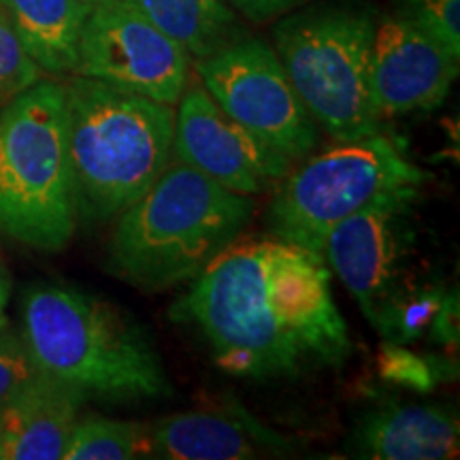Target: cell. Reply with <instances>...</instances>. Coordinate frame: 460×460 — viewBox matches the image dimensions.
Listing matches in <instances>:
<instances>
[{"label": "cell", "instance_id": "9", "mask_svg": "<svg viewBox=\"0 0 460 460\" xmlns=\"http://www.w3.org/2000/svg\"><path fill=\"white\" fill-rule=\"evenodd\" d=\"M199 82L211 99L258 139L292 163L320 146V128L305 109L273 45L250 34L199 58Z\"/></svg>", "mask_w": 460, "mask_h": 460}, {"label": "cell", "instance_id": "1", "mask_svg": "<svg viewBox=\"0 0 460 460\" xmlns=\"http://www.w3.org/2000/svg\"><path fill=\"white\" fill-rule=\"evenodd\" d=\"M169 314L222 371L254 382L337 371L354 354L326 262L271 233L234 239Z\"/></svg>", "mask_w": 460, "mask_h": 460}, {"label": "cell", "instance_id": "26", "mask_svg": "<svg viewBox=\"0 0 460 460\" xmlns=\"http://www.w3.org/2000/svg\"><path fill=\"white\" fill-rule=\"evenodd\" d=\"M85 3H90V4H99V3H105V0H85Z\"/></svg>", "mask_w": 460, "mask_h": 460}, {"label": "cell", "instance_id": "18", "mask_svg": "<svg viewBox=\"0 0 460 460\" xmlns=\"http://www.w3.org/2000/svg\"><path fill=\"white\" fill-rule=\"evenodd\" d=\"M149 458L152 427L102 416L77 420L62 460H132Z\"/></svg>", "mask_w": 460, "mask_h": 460}, {"label": "cell", "instance_id": "10", "mask_svg": "<svg viewBox=\"0 0 460 460\" xmlns=\"http://www.w3.org/2000/svg\"><path fill=\"white\" fill-rule=\"evenodd\" d=\"M75 75L175 107L190 79V56L130 0H105L85 20Z\"/></svg>", "mask_w": 460, "mask_h": 460}, {"label": "cell", "instance_id": "15", "mask_svg": "<svg viewBox=\"0 0 460 460\" xmlns=\"http://www.w3.org/2000/svg\"><path fill=\"white\" fill-rule=\"evenodd\" d=\"M271 450H290L273 433L243 411H183L152 427V452L166 460H245Z\"/></svg>", "mask_w": 460, "mask_h": 460}, {"label": "cell", "instance_id": "5", "mask_svg": "<svg viewBox=\"0 0 460 460\" xmlns=\"http://www.w3.org/2000/svg\"><path fill=\"white\" fill-rule=\"evenodd\" d=\"M65 84H32L0 107V230L60 252L77 230Z\"/></svg>", "mask_w": 460, "mask_h": 460}, {"label": "cell", "instance_id": "16", "mask_svg": "<svg viewBox=\"0 0 460 460\" xmlns=\"http://www.w3.org/2000/svg\"><path fill=\"white\" fill-rule=\"evenodd\" d=\"M92 7L85 0H0V9L28 56L51 75L75 73Z\"/></svg>", "mask_w": 460, "mask_h": 460}, {"label": "cell", "instance_id": "17", "mask_svg": "<svg viewBox=\"0 0 460 460\" xmlns=\"http://www.w3.org/2000/svg\"><path fill=\"white\" fill-rule=\"evenodd\" d=\"M166 37L194 60L241 37L237 15L226 0H130Z\"/></svg>", "mask_w": 460, "mask_h": 460}, {"label": "cell", "instance_id": "24", "mask_svg": "<svg viewBox=\"0 0 460 460\" xmlns=\"http://www.w3.org/2000/svg\"><path fill=\"white\" fill-rule=\"evenodd\" d=\"M301 3L303 0H226V4H233L234 9L254 22L273 20V17L288 13Z\"/></svg>", "mask_w": 460, "mask_h": 460}, {"label": "cell", "instance_id": "14", "mask_svg": "<svg viewBox=\"0 0 460 460\" xmlns=\"http://www.w3.org/2000/svg\"><path fill=\"white\" fill-rule=\"evenodd\" d=\"M460 447L458 418L427 402H386L369 410L352 433V450L376 460H447Z\"/></svg>", "mask_w": 460, "mask_h": 460}, {"label": "cell", "instance_id": "22", "mask_svg": "<svg viewBox=\"0 0 460 460\" xmlns=\"http://www.w3.org/2000/svg\"><path fill=\"white\" fill-rule=\"evenodd\" d=\"M37 373L22 335L0 326V402L20 393Z\"/></svg>", "mask_w": 460, "mask_h": 460}, {"label": "cell", "instance_id": "13", "mask_svg": "<svg viewBox=\"0 0 460 460\" xmlns=\"http://www.w3.org/2000/svg\"><path fill=\"white\" fill-rule=\"evenodd\" d=\"M88 394L39 371L0 402V460H60Z\"/></svg>", "mask_w": 460, "mask_h": 460}, {"label": "cell", "instance_id": "25", "mask_svg": "<svg viewBox=\"0 0 460 460\" xmlns=\"http://www.w3.org/2000/svg\"><path fill=\"white\" fill-rule=\"evenodd\" d=\"M9 296H11V279H9L7 269H4L3 262H0V326H4V309H7Z\"/></svg>", "mask_w": 460, "mask_h": 460}, {"label": "cell", "instance_id": "12", "mask_svg": "<svg viewBox=\"0 0 460 460\" xmlns=\"http://www.w3.org/2000/svg\"><path fill=\"white\" fill-rule=\"evenodd\" d=\"M458 56L407 17H376L371 90L382 118L439 107L458 77Z\"/></svg>", "mask_w": 460, "mask_h": 460}, {"label": "cell", "instance_id": "11", "mask_svg": "<svg viewBox=\"0 0 460 460\" xmlns=\"http://www.w3.org/2000/svg\"><path fill=\"white\" fill-rule=\"evenodd\" d=\"M172 158L233 192L254 197L278 186L292 160L234 122L203 84L188 79L175 105Z\"/></svg>", "mask_w": 460, "mask_h": 460}, {"label": "cell", "instance_id": "7", "mask_svg": "<svg viewBox=\"0 0 460 460\" xmlns=\"http://www.w3.org/2000/svg\"><path fill=\"white\" fill-rule=\"evenodd\" d=\"M373 28L376 13L349 0L296 11L273 28V49L288 77L332 141L382 130L371 90Z\"/></svg>", "mask_w": 460, "mask_h": 460}, {"label": "cell", "instance_id": "20", "mask_svg": "<svg viewBox=\"0 0 460 460\" xmlns=\"http://www.w3.org/2000/svg\"><path fill=\"white\" fill-rule=\"evenodd\" d=\"M41 68L34 65L0 9V107L39 82Z\"/></svg>", "mask_w": 460, "mask_h": 460}, {"label": "cell", "instance_id": "3", "mask_svg": "<svg viewBox=\"0 0 460 460\" xmlns=\"http://www.w3.org/2000/svg\"><path fill=\"white\" fill-rule=\"evenodd\" d=\"M22 339L39 371L88 396L132 401L171 394L163 358L147 332L118 307L77 288H28Z\"/></svg>", "mask_w": 460, "mask_h": 460}, {"label": "cell", "instance_id": "8", "mask_svg": "<svg viewBox=\"0 0 460 460\" xmlns=\"http://www.w3.org/2000/svg\"><path fill=\"white\" fill-rule=\"evenodd\" d=\"M416 203L418 197L377 200L339 222L326 237L324 262L376 332L401 303L439 284L424 269Z\"/></svg>", "mask_w": 460, "mask_h": 460}, {"label": "cell", "instance_id": "23", "mask_svg": "<svg viewBox=\"0 0 460 460\" xmlns=\"http://www.w3.org/2000/svg\"><path fill=\"white\" fill-rule=\"evenodd\" d=\"M458 290L454 288L452 292H446L439 307H437L433 320H430L429 332L435 343L444 345L447 349L458 348Z\"/></svg>", "mask_w": 460, "mask_h": 460}, {"label": "cell", "instance_id": "2", "mask_svg": "<svg viewBox=\"0 0 460 460\" xmlns=\"http://www.w3.org/2000/svg\"><path fill=\"white\" fill-rule=\"evenodd\" d=\"M254 211L252 197L172 158L152 188L115 217L109 264L143 292L171 290L199 278L245 233Z\"/></svg>", "mask_w": 460, "mask_h": 460}, {"label": "cell", "instance_id": "21", "mask_svg": "<svg viewBox=\"0 0 460 460\" xmlns=\"http://www.w3.org/2000/svg\"><path fill=\"white\" fill-rule=\"evenodd\" d=\"M460 58V0H396V11Z\"/></svg>", "mask_w": 460, "mask_h": 460}, {"label": "cell", "instance_id": "6", "mask_svg": "<svg viewBox=\"0 0 460 460\" xmlns=\"http://www.w3.org/2000/svg\"><path fill=\"white\" fill-rule=\"evenodd\" d=\"M429 180L386 132L337 141L292 164L275 186L267 228L324 262L326 237L339 222L377 200L420 197Z\"/></svg>", "mask_w": 460, "mask_h": 460}, {"label": "cell", "instance_id": "4", "mask_svg": "<svg viewBox=\"0 0 460 460\" xmlns=\"http://www.w3.org/2000/svg\"><path fill=\"white\" fill-rule=\"evenodd\" d=\"M65 90L77 217L109 222L171 164L175 107L84 75Z\"/></svg>", "mask_w": 460, "mask_h": 460}, {"label": "cell", "instance_id": "19", "mask_svg": "<svg viewBox=\"0 0 460 460\" xmlns=\"http://www.w3.org/2000/svg\"><path fill=\"white\" fill-rule=\"evenodd\" d=\"M379 373L382 377L396 386L416 390V393H430L441 379L456 376V367L450 358L441 356H420L405 345L386 343L379 354Z\"/></svg>", "mask_w": 460, "mask_h": 460}]
</instances>
